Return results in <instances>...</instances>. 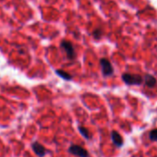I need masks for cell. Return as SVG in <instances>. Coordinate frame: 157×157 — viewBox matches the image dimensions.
<instances>
[{
	"label": "cell",
	"mask_w": 157,
	"mask_h": 157,
	"mask_svg": "<svg viewBox=\"0 0 157 157\" xmlns=\"http://www.w3.org/2000/svg\"><path fill=\"white\" fill-rule=\"evenodd\" d=\"M144 81H145V85L147 87H149V88H153L156 85V82H157L156 78L153 76L149 75V74L145 75Z\"/></svg>",
	"instance_id": "cell-6"
},
{
	"label": "cell",
	"mask_w": 157,
	"mask_h": 157,
	"mask_svg": "<svg viewBox=\"0 0 157 157\" xmlns=\"http://www.w3.org/2000/svg\"><path fill=\"white\" fill-rule=\"evenodd\" d=\"M100 64L102 67V72L104 76H110L113 75L114 73V68L112 67V64L110 63V61L106 58H101L100 60Z\"/></svg>",
	"instance_id": "cell-4"
},
{
	"label": "cell",
	"mask_w": 157,
	"mask_h": 157,
	"mask_svg": "<svg viewBox=\"0 0 157 157\" xmlns=\"http://www.w3.org/2000/svg\"><path fill=\"white\" fill-rule=\"evenodd\" d=\"M94 35L96 39H99L102 35V31L101 30H95L94 33Z\"/></svg>",
	"instance_id": "cell-11"
},
{
	"label": "cell",
	"mask_w": 157,
	"mask_h": 157,
	"mask_svg": "<svg viewBox=\"0 0 157 157\" xmlns=\"http://www.w3.org/2000/svg\"><path fill=\"white\" fill-rule=\"evenodd\" d=\"M150 139L153 141L157 140V128H154L150 132Z\"/></svg>",
	"instance_id": "cell-10"
},
{
	"label": "cell",
	"mask_w": 157,
	"mask_h": 157,
	"mask_svg": "<svg viewBox=\"0 0 157 157\" xmlns=\"http://www.w3.org/2000/svg\"><path fill=\"white\" fill-rule=\"evenodd\" d=\"M32 147H33V150L34 151V152L39 157H44L45 155L46 150H45V148L41 143H39V142H33V145H32Z\"/></svg>",
	"instance_id": "cell-5"
},
{
	"label": "cell",
	"mask_w": 157,
	"mask_h": 157,
	"mask_svg": "<svg viewBox=\"0 0 157 157\" xmlns=\"http://www.w3.org/2000/svg\"><path fill=\"white\" fill-rule=\"evenodd\" d=\"M123 82L128 85H140L143 82V78L140 75L124 73L122 75Z\"/></svg>",
	"instance_id": "cell-1"
},
{
	"label": "cell",
	"mask_w": 157,
	"mask_h": 157,
	"mask_svg": "<svg viewBox=\"0 0 157 157\" xmlns=\"http://www.w3.org/2000/svg\"><path fill=\"white\" fill-rule=\"evenodd\" d=\"M60 46L61 48L65 51V53L67 54V56L68 57V59L72 60L75 58L76 55H75V50H74V47L72 45V44L69 42V41H62L61 44H60Z\"/></svg>",
	"instance_id": "cell-2"
},
{
	"label": "cell",
	"mask_w": 157,
	"mask_h": 157,
	"mask_svg": "<svg viewBox=\"0 0 157 157\" xmlns=\"http://www.w3.org/2000/svg\"><path fill=\"white\" fill-rule=\"evenodd\" d=\"M111 137H112V140L113 142L117 145V146H121L122 143H123V139L122 137L120 136V134L117 131H113L112 134H111Z\"/></svg>",
	"instance_id": "cell-7"
},
{
	"label": "cell",
	"mask_w": 157,
	"mask_h": 157,
	"mask_svg": "<svg viewBox=\"0 0 157 157\" xmlns=\"http://www.w3.org/2000/svg\"><path fill=\"white\" fill-rule=\"evenodd\" d=\"M56 75H58L60 78H62L63 80H65V81H71V80H72V76H71L68 72H67V71H65V70L56 69Z\"/></svg>",
	"instance_id": "cell-8"
},
{
	"label": "cell",
	"mask_w": 157,
	"mask_h": 157,
	"mask_svg": "<svg viewBox=\"0 0 157 157\" xmlns=\"http://www.w3.org/2000/svg\"><path fill=\"white\" fill-rule=\"evenodd\" d=\"M68 151L71 153V154H74L78 157H89V153L88 151L82 148V146H78V145H75V144H72L69 149H68Z\"/></svg>",
	"instance_id": "cell-3"
},
{
	"label": "cell",
	"mask_w": 157,
	"mask_h": 157,
	"mask_svg": "<svg viewBox=\"0 0 157 157\" xmlns=\"http://www.w3.org/2000/svg\"><path fill=\"white\" fill-rule=\"evenodd\" d=\"M78 130H80L81 134H82L85 139H87V140L91 139V135H90L89 130H88L87 128H85L84 127H78Z\"/></svg>",
	"instance_id": "cell-9"
}]
</instances>
